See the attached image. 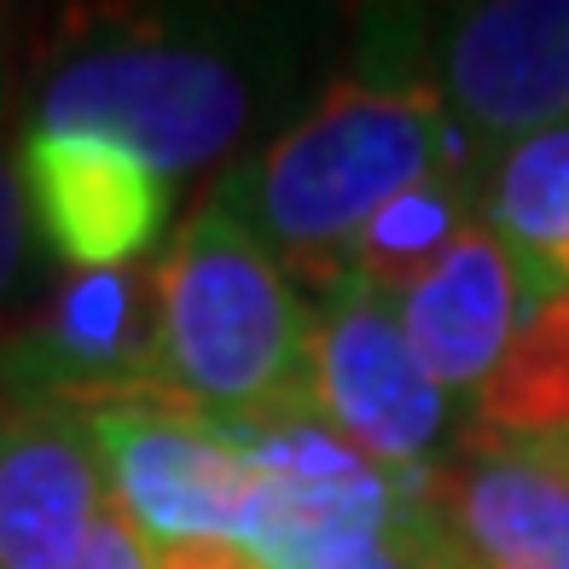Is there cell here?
I'll return each instance as SVG.
<instances>
[{
    "mask_svg": "<svg viewBox=\"0 0 569 569\" xmlns=\"http://www.w3.org/2000/svg\"><path fill=\"white\" fill-rule=\"evenodd\" d=\"M12 163L41 250L70 273L140 268L169 227V174L106 134H18Z\"/></svg>",
    "mask_w": 569,
    "mask_h": 569,
    "instance_id": "8",
    "label": "cell"
},
{
    "mask_svg": "<svg viewBox=\"0 0 569 569\" xmlns=\"http://www.w3.org/2000/svg\"><path fill=\"white\" fill-rule=\"evenodd\" d=\"M436 506L477 569H569V477L529 453L436 471Z\"/></svg>",
    "mask_w": 569,
    "mask_h": 569,
    "instance_id": "11",
    "label": "cell"
},
{
    "mask_svg": "<svg viewBox=\"0 0 569 569\" xmlns=\"http://www.w3.org/2000/svg\"><path fill=\"white\" fill-rule=\"evenodd\" d=\"M250 453V495L232 547L262 569H326L338 552L372 540L401 495L430 488L425 477H390L367 453H355L320 412L268 425H239Z\"/></svg>",
    "mask_w": 569,
    "mask_h": 569,
    "instance_id": "5",
    "label": "cell"
},
{
    "mask_svg": "<svg viewBox=\"0 0 569 569\" xmlns=\"http://www.w3.org/2000/svg\"><path fill=\"white\" fill-rule=\"evenodd\" d=\"M36 221H30V198H23L18 163L0 151V315L12 308V297L23 291V279L36 268Z\"/></svg>",
    "mask_w": 569,
    "mask_h": 569,
    "instance_id": "16",
    "label": "cell"
},
{
    "mask_svg": "<svg viewBox=\"0 0 569 569\" xmlns=\"http://www.w3.org/2000/svg\"><path fill=\"white\" fill-rule=\"evenodd\" d=\"M262 18L117 12L82 18L47 47L23 134H106L163 174L227 158L284 82Z\"/></svg>",
    "mask_w": 569,
    "mask_h": 569,
    "instance_id": "1",
    "label": "cell"
},
{
    "mask_svg": "<svg viewBox=\"0 0 569 569\" xmlns=\"http://www.w3.org/2000/svg\"><path fill=\"white\" fill-rule=\"evenodd\" d=\"M529 308V284L511 250L482 227V216L436 256V262L396 291V315L407 343L419 349L430 378L453 401H477L495 378L517 320Z\"/></svg>",
    "mask_w": 569,
    "mask_h": 569,
    "instance_id": "10",
    "label": "cell"
},
{
    "mask_svg": "<svg viewBox=\"0 0 569 569\" xmlns=\"http://www.w3.org/2000/svg\"><path fill=\"white\" fill-rule=\"evenodd\" d=\"M529 459H547L552 471H563V477H569V448H552V453H529Z\"/></svg>",
    "mask_w": 569,
    "mask_h": 569,
    "instance_id": "20",
    "label": "cell"
},
{
    "mask_svg": "<svg viewBox=\"0 0 569 569\" xmlns=\"http://www.w3.org/2000/svg\"><path fill=\"white\" fill-rule=\"evenodd\" d=\"M482 227L511 250L529 302L569 291V122L511 140L482 180Z\"/></svg>",
    "mask_w": 569,
    "mask_h": 569,
    "instance_id": "13",
    "label": "cell"
},
{
    "mask_svg": "<svg viewBox=\"0 0 569 569\" xmlns=\"http://www.w3.org/2000/svg\"><path fill=\"white\" fill-rule=\"evenodd\" d=\"M448 169H482V146L453 122L425 70L372 64L232 163L210 203L244 221L297 284L320 291L383 203Z\"/></svg>",
    "mask_w": 569,
    "mask_h": 569,
    "instance_id": "2",
    "label": "cell"
},
{
    "mask_svg": "<svg viewBox=\"0 0 569 569\" xmlns=\"http://www.w3.org/2000/svg\"><path fill=\"white\" fill-rule=\"evenodd\" d=\"M436 471H442V465H436ZM326 569H477V563L459 547V535L448 529L442 506H436V477H430V488L401 495L390 523H383L372 540L338 552Z\"/></svg>",
    "mask_w": 569,
    "mask_h": 569,
    "instance_id": "15",
    "label": "cell"
},
{
    "mask_svg": "<svg viewBox=\"0 0 569 569\" xmlns=\"http://www.w3.org/2000/svg\"><path fill=\"white\" fill-rule=\"evenodd\" d=\"M482 180H488L482 169H448V174H430L419 187L396 192L355 232V244L343 250V273H360V279H372L396 297L407 279H419L436 256L477 221Z\"/></svg>",
    "mask_w": 569,
    "mask_h": 569,
    "instance_id": "14",
    "label": "cell"
},
{
    "mask_svg": "<svg viewBox=\"0 0 569 569\" xmlns=\"http://www.w3.org/2000/svg\"><path fill=\"white\" fill-rule=\"evenodd\" d=\"M106 506L88 412L0 407V569H76Z\"/></svg>",
    "mask_w": 569,
    "mask_h": 569,
    "instance_id": "9",
    "label": "cell"
},
{
    "mask_svg": "<svg viewBox=\"0 0 569 569\" xmlns=\"http://www.w3.org/2000/svg\"><path fill=\"white\" fill-rule=\"evenodd\" d=\"M76 569H151V563H146V540L134 535V523H128L117 506H106V517L93 523Z\"/></svg>",
    "mask_w": 569,
    "mask_h": 569,
    "instance_id": "17",
    "label": "cell"
},
{
    "mask_svg": "<svg viewBox=\"0 0 569 569\" xmlns=\"http://www.w3.org/2000/svg\"><path fill=\"white\" fill-rule=\"evenodd\" d=\"M430 82L482 151L569 122V0H488L448 12Z\"/></svg>",
    "mask_w": 569,
    "mask_h": 569,
    "instance_id": "7",
    "label": "cell"
},
{
    "mask_svg": "<svg viewBox=\"0 0 569 569\" xmlns=\"http://www.w3.org/2000/svg\"><path fill=\"white\" fill-rule=\"evenodd\" d=\"M315 297V412L378 471H436L453 430V396L407 343L396 297L360 273L326 279Z\"/></svg>",
    "mask_w": 569,
    "mask_h": 569,
    "instance_id": "4",
    "label": "cell"
},
{
    "mask_svg": "<svg viewBox=\"0 0 569 569\" xmlns=\"http://www.w3.org/2000/svg\"><path fill=\"white\" fill-rule=\"evenodd\" d=\"M158 279V378L227 425L315 412V315L302 284L244 221L203 203Z\"/></svg>",
    "mask_w": 569,
    "mask_h": 569,
    "instance_id": "3",
    "label": "cell"
},
{
    "mask_svg": "<svg viewBox=\"0 0 569 569\" xmlns=\"http://www.w3.org/2000/svg\"><path fill=\"white\" fill-rule=\"evenodd\" d=\"M7 99H12V23L0 12V122H7Z\"/></svg>",
    "mask_w": 569,
    "mask_h": 569,
    "instance_id": "19",
    "label": "cell"
},
{
    "mask_svg": "<svg viewBox=\"0 0 569 569\" xmlns=\"http://www.w3.org/2000/svg\"><path fill=\"white\" fill-rule=\"evenodd\" d=\"M106 500L146 547L232 540L250 495V453L239 425L198 412L180 396H146L88 412Z\"/></svg>",
    "mask_w": 569,
    "mask_h": 569,
    "instance_id": "6",
    "label": "cell"
},
{
    "mask_svg": "<svg viewBox=\"0 0 569 569\" xmlns=\"http://www.w3.org/2000/svg\"><path fill=\"white\" fill-rule=\"evenodd\" d=\"M151 569H262L232 540H180V547H146Z\"/></svg>",
    "mask_w": 569,
    "mask_h": 569,
    "instance_id": "18",
    "label": "cell"
},
{
    "mask_svg": "<svg viewBox=\"0 0 569 569\" xmlns=\"http://www.w3.org/2000/svg\"><path fill=\"white\" fill-rule=\"evenodd\" d=\"M569 448V291L523 308L495 378L471 401L465 453H552Z\"/></svg>",
    "mask_w": 569,
    "mask_h": 569,
    "instance_id": "12",
    "label": "cell"
}]
</instances>
